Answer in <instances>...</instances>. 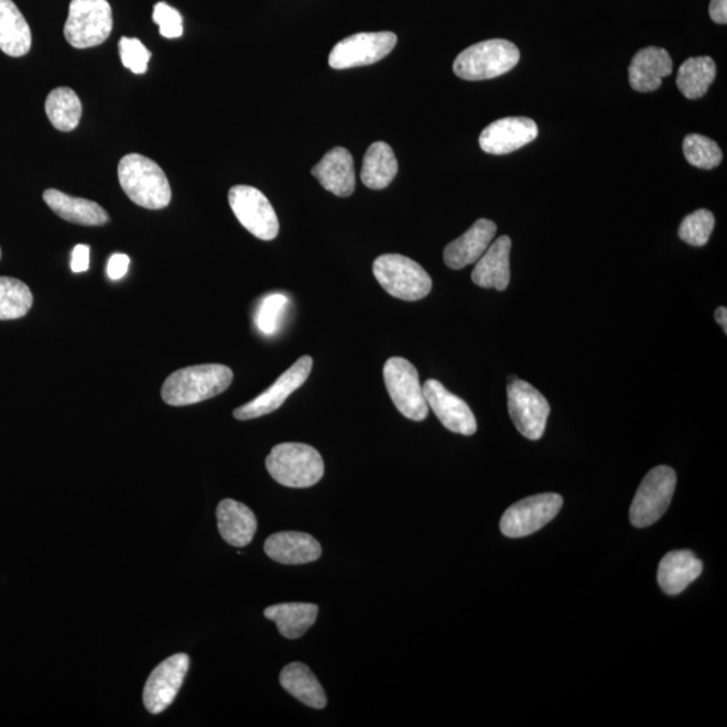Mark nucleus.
Instances as JSON below:
<instances>
[{"label": "nucleus", "instance_id": "1", "mask_svg": "<svg viewBox=\"0 0 727 727\" xmlns=\"http://www.w3.org/2000/svg\"><path fill=\"white\" fill-rule=\"evenodd\" d=\"M232 380V369L221 364L182 368L169 376L161 395L163 402L174 408L197 404L227 391Z\"/></svg>", "mask_w": 727, "mask_h": 727}, {"label": "nucleus", "instance_id": "2", "mask_svg": "<svg viewBox=\"0 0 727 727\" xmlns=\"http://www.w3.org/2000/svg\"><path fill=\"white\" fill-rule=\"evenodd\" d=\"M118 177L127 197L142 208L163 209L172 202V189L165 172L148 156L129 154L121 158Z\"/></svg>", "mask_w": 727, "mask_h": 727}, {"label": "nucleus", "instance_id": "3", "mask_svg": "<svg viewBox=\"0 0 727 727\" xmlns=\"http://www.w3.org/2000/svg\"><path fill=\"white\" fill-rule=\"evenodd\" d=\"M265 468L278 484L289 488H311L325 473L321 454L313 446L294 442L272 448Z\"/></svg>", "mask_w": 727, "mask_h": 727}, {"label": "nucleus", "instance_id": "4", "mask_svg": "<svg viewBox=\"0 0 727 727\" xmlns=\"http://www.w3.org/2000/svg\"><path fill=\"white\" fill-rule=\"evenodd\" d=\"M517 45L507 40L478 42L458 54L453 70L466 82L490 80L506 75L519 64Z\"/></svg>", "mask_w": 727, "mask_h": 727}, {"label": "nucleus", "instance_id": "5", "mask_svg": "<svg viewBox=\"0 0 727 727\" xmlns=\"http://www.w3.org/2000/svg\"><path fill=\"white\" fill-rule=\"evenodd\" d=\"M372 270L380 286L398 300L421 301L433 289L432 278L426 270L403 254H381L375 260Z\"/></svg>", "mask_w": 727, "mask_h": 727}, {"label": "nucleus", "instance_id": "6", "mask_svg": "<svg viewBox=\"0 0 727 727\" xmlns=\"http://www.w3.org/2000/svg\"><path fill=\"white\" fill-rule=\"evenodd\" d=\"M113 18L107 0H72L64 34L76 48L95 47L111 35Z\"/></svg>", "mask_w": 727, "mask_h": 727}, {"label": "nucleus", "instance_id": "7", "mask_svg": "<svg viewBox=\"0 0 727 727\" xmlns=\"http://www.w3.org/2000/svg\"><path fill=\"white\" fill-rule=\"evenodd\" d=\"M676 488V473L670 466H658L644 477L630 507V523L645 529L662 519Z\"/></svg>", "mask_w": 727, "mask_h": 727}, {"label": "nucleus", "instance_id": "8", "mask_svg": "<svg viewBox=\"0 0 727 727\" xmlns=\"http://www.w3.org/2000/svg\"><path fill=\"white\" fill-rule=\"evenodd\" d=\"M383 375L387 391L400 414L415 422L426 420L428 404L416 368L402 357H391L384 364Z\"/></svg>", "mask_w": 727, "mask_h": 727}, {"label": "nucleus", "instance_id": "9", "mask_svg": "<svg viewBox=\"0 0 727 727\" xmlns=\"http://www.w3.org/2000/svg\"><path fill=\"white\" fill-rule=\"evenodd\" d=\"M509 415L521 435L531 441L541 440L551 408L541 392L518 378L509 379L507 387Z\"/></svg>", "mask_w": 727, "mask_h": 727}, {"label": "nucleus", "instance_id": "10", "mask_svg": "<svg viewBox=\"0 0 727 727\" xmlns=\"http://www.w3.org/2000/svg\"><path fill=\"white\" fill-rule=\"evenodd\" d=\"M230 209L248 232L260 240H274L279 234V220L274 206L257 187L238 185L228 194Z\"/></svg>", "mask_w": 727, "mask_h": 727}, {"label": "nucleus", "instance_id": "11", "mask_svg": "<svg viewBox=\"0 0 727 727\" xmlns=\"http://www.w3.org/2000/svg\"><path fill=\"white\" fill-rule=\"evenodd\" d=\"M563 499L557 493H542L509 507L500 521V530L508 538H524L542 530L561 512Z\"/></svg>", "mask_w": 727, "mask_h": 727}, {"label": "nucleus", "instance_id": "12", "mask_svg": "<svg viewBox=\"0 0 727 727\" xmlns=\"http://www.w3.org/2000/svg\"><path fill=\"white\" fill-rule=\"evenodd\" d=\"M397 44L398 36L391 32L354 34L332 48L329 65L337 70L372 65L387 57Z\"/></svg>", "mask_w": 727, "mask_h": 727}, {"label": "nucleus", "instance_id": "13", "mask_svg": "<svg viewBox=\"0 0 727 727\" xmlns=\"http://www.w3.org/2000/svg\"><path fill=\"white\" fill-rule=\"evenodd\" d=\"M312 369V357H301L293 367L287 369V371L269 388V390L260 393V395L251 400L250 403L236 409L234 411V416L238 421H251L281 409V405L286 402L291 393L305 384L308 376H311Z\"/></svg>", "mask_w": 727, "mask_h": 727}, {"label": "nucleus", "instance_id": "14", "mask_svg": "<svg viewBox=\"0 0 727 727\" xmlns=\"http://www.w3.org/2000/svg\"><path fill=\"white\" fill-rule=\"evenodd\" d=\"M191 660L185 653L173 654L151 672L143 690L144 707L161 714L172 705L189 671Z\"/></svg>", "mask_w": 727, "mask_h": 727}, {"label": "nucleus", "instance_id": "15", "mask_svg": "<svg viewBox=\"0 0 727 727\" xmlns=\"http://www.w3.org/2000/svg\"><path fill=\"white\" fill-rule=\"evenodd\" d=\"M428 409L434 411L440 422L453 433L473 435L477 432V421L468 403L454 395L438 380L430 379L423 384Z\"/></svg>", "mask_w": 727, "mask_h": 727}, {"label": "nucleus", "instance_id": "16", "mask_svg": "<svg viewBox=\"0 0 727 727\" xmlns=\"http://www.w3.org/2000/svg\"><path fill=\"white\" fill-rule=\"evenodd\" d=\"M538 126L530 118H504L481 132L480 148L492 155L511 154L538 138Z\"/></svg>", "mask_w": 727, "mask_h": 727}, {"label": "nucleus", "instance_id": "17", "mask_svg": "<svg viewBox=\"0 0 727 727\" xmlns=\"http://www.w3.org/2000/svg\"><path fill=\"white\" fill-rule=\"evenodd\" d=\"M496 232V224L488 218H480L473 224L460 238L445 248L444 259L448 269L460 270L477 263L492 245Z\"/></svg>", "mask_w": 727, "mask_h": 727}, {"label": "nucleus", "instance_id": "18", "mask_svg": "<svg viewBox=\"0 0 727 727\" xmlns=\"http://www.w3.org/2000/svg\"><path fill=\"white\" fill-rule=\"evenodd\" d=\"M674 69L665 48L645 47L634 54L629 66V83L636 93L647 94L662 87L663 78Z\"/></svg>", "mask_w": 727, "mask_h": 727}, {"label": "nucleus", "instance_id": "19", "mask_svg": "<svg viewBox=\"0 0 727 727\" xmlns=\"http://www.w3.org/2000/svg\"><path fill=\"white\" fill-rule=\"evenodd\" d=\"M312 174L325 191L338 197H349L356 187L354 156L347 149L327 151L323 160L312 169Z\"/></svg>", "mask_w": 727, "mask_h": 727}, {"label": "nucleus", "instance_id": "20", "mask_svg": "<svg viewBox=\"0 0 727 727\" xmlns=\"http://www.w3.org/2000/svg\"><path fill=\"white\" fill-rule=\"evenodd\" d=\"M265 554L282 565H305L317 561L323 549L317 539L303 532H278L267 539Z\"/></svg>", "mask_w": 727, "mask_h": 727}, {"label": "nucleus", "instance_id": "21", "mask_svg": "<svg viewBox=\"0 0 727 727\" xmlns=\"http://www.w3.org/2000/svg\"><path fill=\"white\" fill-rule=\"evenodd\" d=\"M511 248L512 241L508 236H500L492 242L482 257L477 260L475 270L471 272L473 283L484 289L504 291L511 281V269H509Z\"/></svg>", "mask_w": 727, "mask_h": 727}, {"label": "nucleus", "instance_id": "22", "mask_svg": "<svg viewBox=\"0 0 727 727\" xmlns=\"http://www.w3.org/2000/svg\"><path fill=\"white\" fill-rule=\"evenodd\" d=\"M702 561L693 551L677 550L666 554L660 562L658 582L662 590L669 596H677L701 577Z\"/></svg>", "mask_w": 727, "mask_h": 727}, {"label": "nucleus", "instance_id": "23", "mask_svg": "<svg viewBox=\"0 0 727 727\" xmlns=\"http://www.w3.org/2000/svg\"><path fill=\"white\" fill-rule=\"evenodd\" d=\"M217 527L224 541L241 549L252 542L258 530V520L247 506L226 499L217 507Z\"/></svg>", "mask_w": 727, "mask_h": 727}, {"label": "nucleus", "instance_id": "24", "mask_svg": "<svg viewBox=\"0 0 727 727\" xmlns=\"http://www.w3.org/2000/svg\"><path fill=\"white\" fill-rule=\"evenodd\" d=\"M44 202L54 214L65 221L85 227H100L109 221L106 209L90 199L72 197L56 189L44 193Z\"/></svg>", "mask_w": 727, "mask_h": 727}, {"label": "nucleus", "instance_id": "25", "mask_svg": "<svg viewBox=\"0 0 727 727\" xmlns=\"http://www.w3.org/2000/svg\"><path fill=\"white\" fill-rule=\"evenodd\" d=\"M32 48V30L12 0H0V51L23 57Z\"/></svg>", "mask_w": 727, "mask_h": 727}, {"label": "nucleus", "instance_id": "26", "mask_svg": "<svg viewBox=\"0 0 727 727\" xmlns=\"http://www.w3.org/2000/svg\"><path fill=\"white\" fill-rule=\"evenodd\" d=\"M318 611V606L314 604H279L267 608L264 617L276 623L283 638L295 640L302 638L314 626Z\"/></svg>", "mask_w": 727, "mask_h": 727}, {"label": "nucleus", "instance_id": "27", "mask_svg": "<svg viewBox=\"0 0 727 727\" xmlns=\"http://www.w3.org/2000/svg\"><path fill=\"white\" fill-rule=\"evenodd\" d=\"M279 682L290 695H293L303 705L318 708V710L326 706L325 691L306 664L291 663L284 666Z\"/></svg>", "mask_w": 727, "mask_h": 727}, {"label": "nucleus", "instance_id": "28", "mask_svg": "<svg viewBox=\"0 0 727 727\" xmlns=\"http://www.w3.org/2000/svg\"><path fill=\"white\" fill-rule=\"evenodd\" d=\"M398 161L391 145L384 142H376L369 145L364 156L361 169L362 184L369 189H386L398 174Z\"/></svg>", "mask_w": 727, "mask_h": 727}, {"label": "nucleus", "instance_id": "29", "mask_svg": "<svg viewBox=\"0 0 727 727\" xmlns=\"http://www.w3.org/2000/svg\"><path fill=\"white\" fill-rule=\"evenodd\" d=\"M717 76V65L712 57H693L679 68L676 85L687 99H701Z\"/></svg>", "mask_w": 727, "mask_h": 727}, {"label": "nucleus", "instance_id": "30", "mask_svg": "<svg viewBox=\"0 0 727 727\" xmlns=\"http://www.w3.org/2000/svg\"><path fill=\"white\" fill-rule=\"evenodd\" d=\"M45 109L47 119L51 120L54 129L58 131H73L80 123L83 115L82 100L78 99L75 90L70 88L53 89L47 96Z\"/></svg>", "mask_w": 727, "mask_h": 727}, {"label": "nucleus", "instance_id": "31", "mask_svg": "<svg viewBox=\"0 0 727 727\" xmlns=\"http://www.w3.org/2000/svg\"><path fill=\"white\" fill-rule=\"evenodd\" d=\"M33 294L20 279L0 276V321L24 317L33 306Z\"/></svg>", "mask_w": 727, "mask_h": 727}, {"label": "nucleus", "instance_id": "32", "mask_svg": "<svg viewBox=\"0 0 727 727\" xmlns=\"http://www.w3.org/2000/svg\"><path fill=\"white\" fill-rule=\"evenodd\" d=\"M683 153L690 165L712 170L723 162V151L717 142L699 133H690L683 141Z\"/></svg>", "mask_w": 727, "mask_h": 727}, {"label": "nucleus", "instance_id": "33", "mask_svg": "<svg viewBox=\"0 0 727 727\" xmlns=\"http://www.w3.org/2000/svg\"><path fill=\"white\" fill-rule=\"evenodd\" d=\"M289 306L290 301L286 295L281 293L267 295L254 314V324L259 332L265 336L275 335L286 319Z\"/></svg>", "mask_w": 727, "mask_h": 727}, {"label": "nucleus", "instance_id": "34", "mask_svg": "<svg viewBox=\"0 0 727 727\" xmlns=\"http://www.w3.org/2000/svg\"><path fill=\"white\" fill-rule=\"evenodd\" d=\"M715 226V217L710 210L699 209L684 217L679 227V238L690 246L703 247L707 245Z\"/></svg>", "mask_w": 727, "mask_h": 727}, {"label": "nucleus", "instance_id": "35", "mask_svg": "<svg viewBox=\"0 0 727 727\" xmlns=\"http://www.w3.org/2000/svg\"><path fill=\"white\" fill-rule=\"evenodd\" d=\"M119 54L121 64L135 75L148 72L151 52L138 39L121 36L119 41Z\"/></svg>", "mask_w": 727, "mask_h": 727}, {"label": "nucleus", "instance_id": "36", "mask_svg": "<svg viewBox=\"0 0 727 727\" xmlns=\"http://www.w3.org/2000/svg\"><path fill=\"white\" fill-rule=\"evenodd\" d=\"M153 21L160 26V33L165 39H180L184 34V20L178 10L165 2L154 6Z\"/></svg>", "mask_w": 727, "mask_h": 727}, {"label": "nucleus", "instance_id": "37", "mask_svg": "<svg viewBox=\"0 0 727 727\" xmlns=\"http://www.w3.org/2000/svg\"><path fill=\"white\" fill-rule=\"evenodd\" d=\"M130 258L124 253H115L108 260L107 274L112 281H119L129 271Z\"/></svg>", "mask_w": 727, "mask_h": 727}, {"label": "nucleus", "instance_id": "38", "mask_svg": "<svg viewBox=\"0 0 727 727\" xmlns=\"http://www.w3.org/2000/svg\"><path fill=\"white\" fill-rule=\"evenodd\" d=\"M89 254L90 248L85 245H78L75 247V250L72 252V263L70 269L75 274H80V272L88 271L89 269Z\"/></svg>", "mask_w": 727, "mask_h": 727}, {"label": "nucleus", "instance_id": "39", "mask_svg": "<svg viewBox=\"0 0 727 727\" xmlns=\"http://www.w3.org/2000/svg\"><path fill=\"white\" fill-rule=\"evenodd\" d=\"M708 14L718 24L727 23V0H712L708 6Z\"/></svg>", "mask_w": 727, "mask_h": 727}, {"label": "nucleus", "instance_id": "40", "mask_svg": "<svg viewBox=\"0 0 727 727\" xmlns=\"http://www.w3.org/2000/svg\"><path fill=\"white\" fill-rule=\"evenodd\" d=\"M715 319H717V323L724 327L725 333H727V308L726 307H718L717 312H715Z\"/></svg>", "mask_w": 727, "mask_h": 727}, {"label": "nucleus", "instance_id": "41", "mask_svg": "<svg viewBox=\"0 0 727 727\" xmlns=\"http://www.w3.org/2000/svg\"><path fill=\"white\" fill-rule=\"evenodd\" d=\"M0 258H2V250H0Z\"/></svg>", "mask_w": 727, "mask_h": 727}]
</instances>
